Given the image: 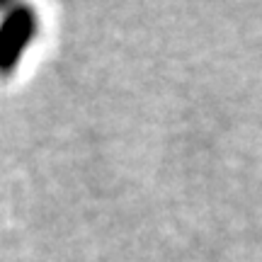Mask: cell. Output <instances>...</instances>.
Instances as JSON below:
<instances>
[{
	"mask_svg": "<svg viewBox=\"0 0 262 262\" xmlns=\"http://www.w3.org/2000/svg\"><path fill=\"white\" fill-rule=\"evenodd\" d=\"M37 32V15L29 5H12L0 19V75L15 73Z\"/></svg>",
	"mask_w": 262,
	"mask_h": 262,
	"instance_id": "obj_1",
	"label": "cell"
}]
</instances>
